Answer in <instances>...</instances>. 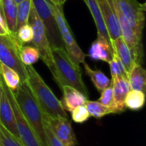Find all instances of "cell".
Instances as JSON below:
<instances>
[{
	"mask_svg": "<svg viewBox=\"0 0 146 146\" xmlns=\"http://www.w3.org/2000/svg\"><path fill=\"white\" fill-rule=\"evenodd\" d=\"M27 72L26 81L44 115L50 119L68 117L61 101L56 97L33 65L27 66Z\"/></svg>",
	"mask_w": 146,
	"mask_h": 146,
	"instance_id": "cell-1",
	"label": "cell"
},
{
	"mask_svg": "<svg viewBox=\"0 0 146 146\" xmlns=\"http://www.w3.org/2000/svg\"><path fill=\"white\" fill-rule=\"evenodd\" d=\"M51 54L54 65L50 72L59 87L62 89L65 86H72L88 97L80 65L71 60L64 48H53Z\"/></svg>",
	"mask_w": 146,
	"mask_h": 146,
	"instance_id": "cell-2",
	"label": "cell"
},
{
	"mask_svg": "<svg viewBox=\"0 0 146 146\" xmlns=\"http://www.w3.org/2000/svg\"><path fill=\"white\" fill-rule=\"evenodd\" d=\"M13 94L20 111L34 131L38 141L42 146H47L44 113L33 98L27 81L21 82Z\"/></svg>",
	"mask_w": 146,
	"mask_h": 146,
	"instance_id": "cell-3",
	"label": "cell"
},
{
	"mask_svg": "<svg viewBox=\"0 0 146 146\" xmlns=\"http://www.w3.org/2000/svg\"><path fill=\"white\" fill-rule=\"evenodd\" d=\"M23 44L15 34L0 35V63L14 69L20 76L21 82L27 80V67L22 63L20 52Z\"/></svg>",
	"mask_w": 146,
	"mask_h": 146,
	"instance_id": "cell-4",
	"label": "cell"
},
{
	"mask_svg": "<svg viewBox=\"0 0 146 146\" xmlns=\"http://www.w3.org/2000/svg\"><path fill=\"white\" fill-rule=\"evenodd\" d=\"M53 12L56 17V24L59 29V33L61 35V38L62 40L64 49L67 51L68 55L71 58V60L77 65L82 63L85 61L86 54L80 48L78 44L76 43L74 37L69 28V26L66 21V18L63 14L62 4L55 5L51 3Z\"/></svg>",
	"mask_w": 146,
	"mask_h": 146,
	"instance_id": "cell-5",
	"label": "cell"
},
{
	"mask_svg": "<svg viewBox=\"0 0 146 146\" xmlns=\"http://www.w3.org/2000/svg\"><path fill=\"white\" fill-rule=\"evenodd\" d=\"M27 24L32 27L33 33V38L31 43H33V46L38 50L40 58L51 71L54 65L51 54V48L48 40V37L44 24L39 19L33 4L30 10Z\"/></svg>",
	"mask_w": 146,
	"mask_h": 146,
	"instance_id": "cell-6",
	"label": "cell"
},
{
	"mask_svg": "<svg viewBox=\"0 0 146 146\" xmlns=\"http://www.w3.org/2000/svg\"><path fill=\"white\" fill-rule=\"evenodd\" d=\"M32 3L44 24L50 48H64L50 0H32Z\"/></svg>",
	"mask_w": 146,
	"mask_h": 146,
	"instance_id": "cell-7",
	"label": "cell"
},
{
	"mask_svg": "<svg viewBox=\"0 0 146 146\" xmlns=\"http://www.w3.org/2000/svg\"><path fill=\"white\" fill-rule=\"evenodd\" d=\"M113 5L127 21L136 34L142 38L145 21L146 4L138 0H112Z\"/></svg>",
	"mask_w": 146,
	"mask_h": 146,
	"instance_id": "cell-8",
	"label": "cell"
},
{
	"mask_svg": "<svg viewBox=\"0 0 146 146\" xmlns=\"http://www.w3.org/2000/svg\"><path fill=\"white\" fill-rule=\"evenodd\" d=\"M5 89H6L8 97L9 98V101H10L12 108H13L15 121L20 142L23 146H42L40 142L38 141L34 131L33 130V128L31 127L29 123L27 121V120L25 119V117L20 111L18 105L15 102L13 92L10 89H9L6 86V85H5Z\"/></svg>",
	"mask_w": 146,
	"mask_h": 146,
	"instance_id": "cell-9",
	"label": "cell"
},
{
	"mask_svg": "<svg viewBox=\"0 0 146 146\" xmlns=\"http://www.w3.org/2000/svg\"><path fill=\"white\" fill-rule=\"evenodd\" d=\"M44 117L48 121L55 136L63 145L76 146L77 140L75 138V134L73 130L71 122L69 121L68 117H58L55 119H50L45 115Z\"/></svg>",
	"mask_w": 146,
	"mask_h": 146,
	"instance_id": "cell-10",
	"label": "cell"
},
{
	"mask_svg": "<svg viewBox=\"0 0 146 146\" xmlns=\"http://www.w3.org/2000/svg\"><path fill=\"white\" fill-rule=\"evenodd\" d=\"M101 9L104 22L110 41L115 40L121 36L119 21L113 5L112 0H98Z\"/></svg>",
	"mask_w": 146,
	"mask_h": 146,
	"instance_id": "cell-11",
	"label": "cell"
},
{
	"mask_svg": "<svg viewBox=\"0 0 146 146\" xmlns=\"http://www.w3.org/2000/svg\"><path fill=\"white\" fill-rule=\"evenodd\" d=\"M1 78V76H0ZM0 124L19 139L13 108L8 97L5 85L1 78V95H0Z\"/></svg>",
	"mask_w": 146,
	"mask_h": 146,
	"instance_id": "cell-12",
	"label": "cell"
},
{
	"mask_svg": "<svg viewBox=\"0 0 146 146\" xmlns=\"http://www.w3.org/2000/svg\"><path fill=\"white\" fill-rule=\"evenodd\" d=\"M87 56L94 61H102L109 63L113 56V48L110 41L98 34V38L92 44Z\"/></svg>",
	"mask_w": 146,
	"mask_h": 146,
	"instance_id": "cell-13",
	"label": "cell"
},
{
	"mask_svg": "<svg viewBox=\"0 0 146 146\" xmlns=\"http://www.w3.org/2000/svg\"><path fill=\"white\" fill-rule=\"evenodd\" d=\"M62 91L63 96L61 103L65 111L72 112L74 109L85 105L88 100L87 96L72 86H65L62 88Z\"/></svg>",
	"mask_w": 146,
	"mask_h": 146,
	"instance_id": "cell-14",
	"label": "cell"
},
{
	"mask_svg": "<svg viewBox=\"0 0 146 146\" xmlns=\"http://www.w3.org/2000/svg\"><path fill=\"white\" fill-rule=\"evenodd\" d=\"M116 114L121 113L126 110L124 102L131 87L127 78H118L111 81Z\"/></svg>",
	"mask_w": 146,
	"mask_h": 146,
	"instance_id": "cell-15",
	"label": "cell"
},
{
	"mask_svg": "<svg viewBox=\"0 0 146 146\" xmlns=\"http://www.w3.org/2000/svg\"><path fill=\"white\" fill-rule=\"evenodd\" d=\"M110 44L114 51L116 53L122 64L124 65L126 71L127 72V74H129L133 68L137 64L129 47L127 46L121 36L116 38L115 40L110 41Z\"/></svg>",
	"mask_w": 146,
	"mask_h": 146,
	"instance_id": "cell-16",
	"label": "cell"
},
{
	"mask_svg": "<svg viewBox=\"0 0 146 146\" xmlns=\"http://www.w3.org/2000/svg\"><path fill=\"white\" fill-rule=\"evenodd\" d=\"M2 15L6 22L9 31L16 35L17 4L13 0H0Z\"/></svg>",
	"mask_w": 146,
	"mask_h": 146,
	"instance_id": "cell-17",
	"label": "cell"
},
{
	"mask_svg": "<svg viewBox=\"0 0 146 146\" xmlns=\"http://www.w3.org/2000/svg\"><path fill=\"white\" fill-rule=\"evenodd\" d=\"M128 82L131 90L145 92L146 89V71L141 64H136L129 72Z\"/></svg>",
	"mask_w": 146,
	"mask_h": 146,
	"instance_id": "cell-18",
	"label": "cell"
},
{
	"mask_svg": "<svg viewBox=\"0 0 146 146\" xmlns=\"http://www.w3.org/2000/svg\"><path fill=\"white\" fill-rule=\"evenodd\" d=\"M84 2L87 5L89 10L94 19V21H95V24L97 27V30H98V34L103 36L107 40L110 41L109 35H108V32L106 30L105 24L104 22V19L102 16L98 1V0H84Z\"/></svg>",
	"mask_w": 146,
	"mask_h": 146,
	"instance_id": "cell-19",
	"label": "cell"
},
{
	"mask_svg": "<svg viewBox=\"0 0 146 146\" xmlns=\"http://www.w3.org/2000/svg\"><path fill=\"white\" fill-rule=\"evenodd\" d=\"M82 63L85 67V70H86V74L90 77L92 82L93 83L94 86L96 87V89L98 91L102 92L112 84L111 80L101 70L92 69L90 68V66L85 61Z\"/></svg>",
	"mask_w": 146,
	"mask_h": 146,
	"instance_id": "cell-20",
	"label": "cell"
},
{
	"mask_svg": "<svg viewBox=\"0 0 146 146\" xmlns=\"http://www.w3.org/2000/svg\"><path fill=\"white\" fill-rule=\"evenodd\" d=\"M0 76L6 86L12 92L16 91L21 83L19 74L14 69L2 63H0Z\"/></svg>",
	"mask_w": 146,
	"mask_h": 146,
	"instance_id": "cell-21",
	"label": "cell"
},
{
	"mask_svg": "<svg viewBox=\"0 0 146 146\" xmlns=\"http://www.w3.org/2000/svg\"><path fill=\"white\" fill-rule=\"evenodd\" d=\"M145 103V92L130 90L125 98V107L132 110H141Z\"/></svg>",
	"mask_w": 146,
	"mask_h": 146,
	"instance_id": "cell-22",
	"label": "cell"
},
{
	"mask_svg": "<svg viewBox=\"0 0 146 146\" xmlns=\"http://www.w3.org/2000/svg\"><path fill=\"white\" fill-rule=\"evenodd\" d=\"M20 57L26 67L30 66L36 63L40 58L39 51L33 45H23L20 52Z\"/></svg>",
	"mask_w": 146,
	"mask_h": 146,
	"instance_id": "cell-23",
	"label": "cell"
},
{
	"mask_svg": "<svg viewBox=\"0 0 146 146\" xmlns=\"http://www.w3.org/2000/svg\"><path fill=\"white\" fill-rule=\"evenodd\" d=\"M32 0H24L17 4V17H16V29L27 24L30 10L32 8Z\"/></svg>",
	"mask_w": 146,
	"mask_h": 146,
	"instance_id": "cell-24",
	"label": "cell"
},
{
	"mask_svg": "<svg viewBox=\"0 0 146 146\" xmlns=\"http://www.w3.org/2000/svg\"><path fill=\"white\" fill-rule=\"evenodd\" d=\"M110 68V74L112 77V80L118 79V78H127L128 74L125 69L124 65L122 64L121 61L116 55V53L113 50V56L112 59L109 62Z\"/></svg>",
	"mask_w": 146,
	"mask_h": 146,
	"instance_id": "cell-25",
	"label": "cell"
},
{
	"mask_svg": "<svg viewBox=\"0 0 146 146\" xmlns=\"http://www.w3.org/2000/svg\"><path fill=\"white\" fill-rule=\"evenodd\" d=\"M85 106L87 111L89 112L90 115L95 118H102L107 115L111 114L110 110L98 101L87 100L85 104Z\"/></svg>",
	"mask_w": 146,
	"mask_h": 146,
	"instance_id": "cell-26",
	"label": "cell"
},
{
	"mask_svg": "<svg viewBox=\"0 0 146 146\" xmlns=\"http://www.w3.org/2000/svg\"><path fill=\"white\" fill-rule=\"evenodd\" d=\"M98 102L101 103L105 107H107L110 110L111 114H116L112 84L109 87H107L106 89L101 92V97L98 99Z\"/></svg>",
	"mask_w": 146,
	"mask_h": 146,
	"instance_id": "cell-27",
	"label": "cell"
},
{
	"mask_svg": "<svg viewBox=\"0 0 146 146\" xmlns=\"http://www.w3.org/2000/svg\"><path fill=\"white\" fill-rule=\"evenodd\" d=\"M0 145L1 146H23L20 140L0 124Z\"/></svg>",
	"mask_w": 146,
	"mask_h": 146,
	"instance_id": "cell-28",
	"label": "cell"
},
{
	"mask_svg": "<svg viewBox=\"0 0 146 146\" xmlns=\"http://www.w3.org/2000/svg\"><path fill=\"white\" fill-rule=\"evenodd\" d=\"M16 37L22 44L31 43L33 40V38L32 27L28 24H26V25L21 27L16 31Z\"/></svg>",
	"mask_w": 146,
	"mask_h": 146,
	"instance_id": "cell-29",
	"label": "cell"
},
{
	"mask_svg": "<svg viewBox=\"0 0 146 146\" xmlns=\"http://www.w3.org/2000/svg\"><path fill=\"white\" fill-rule=\"evenodd\" d=\"M72 120L76 123H83L91 116L85 105L74 109L72 112Z\"/></svg>",
	"mask_w": 146,
	"mask_h": 146,
	"instance_id": "cell-30",
	"label": "cell"
},
{
	"mask_svg": "<svg viewBox=\"0 0 146 146\" xmlns=\"http://www.w3.org/2000/svg\"><path fill=\"white\" fill-rule=\"evenodd\" d=\"M44 128H45V134H46V142H47V146H64L60 140L55 136L54 133L52 132L50 126L48 122V121L46 120V118L44 117Z\"/></svg>",
	"mask_w": 146,
	"mask_h": 146,
	"instance_id": "cell-31",
	"label": "cell"
},
{
	"mask_svg": "<svg viewBox=\"0 0 146 146\" xmlns=\"http://www.w3.org/2000/svg\"><path fill=\"white\" fill-rule=\"evenodd\" d=\"M10 34V32L9 31V28L6 25V22L0 13V35H8Z\"/></svg>",
	"mask_w": 146,
	"mask_h": 146,
	"instance_id": "cell-32",
	"label": "cell"
},
{
	"mask_svg": "<svg viewBox=\"0 0 146 146\" xmlns=\"http://www.w3.org/2000/svg\"><path fill=\"white\" fill-rule=\"evenodd\" d=\"M50 2L51 3L55 4V5L62 4V3H61V2H60V0H50ZM62 5H63V4H62Z\"/></svg>",
	"mask_w": 146,
	"mask_h": 146,
	"instance_id": "cell-33",
	"label": "cell"
},
{
	"mask_svg": "<svg viewBox=\"0 0 146 146\" xmlns=\"http://www.w3.org/2000/svg\"><path fill=\"white\" fill-rule=\"evenodd\" d=\"M13 1H14V2H15V3L16 4H19L20 3H21V2H23L24 0H13Z\"/></svg>",
	"mask_w": 146,
	"mask_h": 146,
	"instance_id": "cell-34",
	"label": "cell"
},
{
	"mask_svg": "<svg viewBox=\"0 0 146 146\" xmlns=\"http://www.w3.org/2000/svg\"><path fill=\"white\" fill-rule=\"evenodd\" d=\"M66 1H67V0H60V2H61V3H62V4H63Z\"/></svg>",
	"mask_w": 146,
	"mask_h": 146,
	"instance_id": "cell-35",
	"label": "cell"
},
{
	"mask_svg": "<svg viewBox=\"0 0 146 146\" xmlns=\"http://www.w3.org/2000/svg\"><path fill=\"white\" fill-rule=\"evenodd\" d=\"M0 95H1V78H0Z\"/></svg>",
	"mask_w": 146,
	"mask_h": 146,
	"instance_id": "cell-36",
	"label": "cell"
},
{
	"mask_svg": "<svg viewBox=\"0 0 146 146\" xmlns=\"http://www.w3.org/2000/svg\"><path fill=\"white\" fill-rule=\"evenodd\" d=\"M0 13L2 14V9H1V3H0Z\"/></svg>",
	"mask_w": 146,
	"mask_h": 146,
	"instance_id": "cell-37",
	"label": "cell"
},
{
	"mask_svg": "<svg viewBox=\"0 0 146 146\" xmlns=\"http://www.w3.org/2000/svg\"><path fill=\"white\" fill-rule=\"evenodd\" d=\"M0 146H1V145H0Z\"/></svg>",
	"mask_w": 146,
	"mask_h": 146,
	"instance_id": "cell-38",
	"label": "cell"
}]
</instances>
